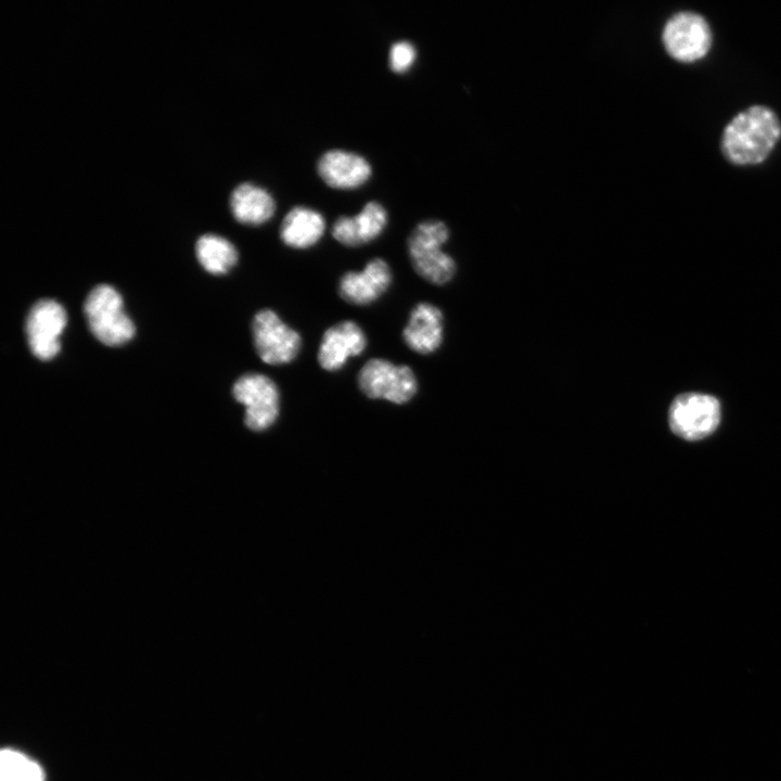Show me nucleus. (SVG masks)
Instances as JSON below:
<instances>
[{
	"label": "nucleus",
	"instance_id": "f257e3e1",
	"mask_svg": "<svg viewBox=\"0 0 781 781\" xmlns=\"http://www.w3.org/2000/svg\"><path fill=\"white\" fill-rule=\"evenodd\" d=\"M780 138L781 124L776 113L767 106L753 105L726 126L721 151L734 165H756L770 155Z\"/></svg>",
	"mask_w": 781,
	"mask_h": 781
},
{
	"label": "nucleus",
	"instance_id": "f03ea898",
	"mask_svg": "<svg viewBox=\"0 0 781 781\" xmlns=\"http://www.w3.org/2000/svg\"><path fill=\"white\" fill-rule=\"evenodd\" d=\"M448 239L446 223L434 219L418 223L408 238V255L414 271L432 284H446L456 274V261L441 249Z\"/></svg>",
	"mask_w": 781,
	"mask_h": 781
},
{
	"label": "nucleus",
	"instance_id": "7ed1b4c3",
	"mask_svg": "<svg viewBox=\"0 0 781 781\" xmlns=\"http://www.w3.org/2000/svg\"><path fill=\"white\" fill-rule=\"evenodd\" d=\"M84 311L92 334L107 346H118L135 334V325L123 309L118 292L106 284L95 286L87 296Z\"/></svg>",
	"mask_w": 781,
	"mask_h": 781
},
{
	"label": "nucleus",
	"instance_id": "20e7f679",
	"mask_svg": "<svg viewBox=\"0 0 781 781\" xmlns=\"http://www.w3.org/2000/svg\"><path fill=\"white\" fill-rule=\"evenodd\" d=\"M357 384L368 398L395 405L407 404L418 392V380L409 366L383 358L368 360L358 372Z\"/></svg>",
	"mask_w": 781,
	"mask_h": 781
},
{
	"label": "nucleus",
	"instance_id": "39448f33",
	"mask_svg": "<svg viewBox=\"0 0 781 781\" xmlns=\"http://www.w3.org/2000/svg\"><path fill=\"white\" fill-rule=\"evenodd\" d=\"M253 344L257 356L267 364H286L296 359L302 349L300 334L269 309L255 313L252 321Z\"/></svg>",
	"mask_w": 781,
	"mask_h": 781
},
{
	"label": "nucleus",
	"instance_id": "423d86ee",
	"mask_svg": "<svg viewBox=\"0 0 781 781\" xmlns=\"http://www.w3.org/2000/svg\"><path fill=\"white\" fill-rule=\"evenodd\" d=\"M234 399L244 406L245 425L256 432L274 424L280 413V390L276 382L263 373H246L233 384Z\"/></svg>",
	"mask_w": 781,
	"mask_h": 781
},
{
	"label": "nucleus",
	"instance_id": "0eeeda50",
	"mask_svg": "<svg viewBox=\"0 0 781 781\" xmlns=\"http://www.w3.org/2000/svg\"><path fill=\"white\" fill-rule=\"evenodd\" d=\"M662 39L667 53L683 63L703 59L712 47L708 23L691 11L674 14L664 26Z\"/></svg>",
	"mask_w": 781,
	"mask_h": 781
},
{
	"label": "nucleus",
	"instance_id": "6e6552de",
	"mask_svg": "<svg viewBox=\"0 0 781 781\" xmlns=\"http://www.w3.org/2000/svg\"><path fill=\"white\" fill-rule=\"evenodd\" d=\"M668 421L671 431L683 439H702L718 426L720 421L719 401L710 395L681 394L670 405Z\"/></svg>",
	"mask_w": 781,
	"mask_h": 781
},
{
	"label": "nucleus",
	"instance_id": "1a4fd4ad",
	"mask_svg": "<svg viewBox=\"0 0 781 781\" xmlns=\"http://www.w3.org/2000/svg\"><path fill=\"white\" fill-rule=\"evenodd\" d=\"M67 317L61 304L41 299L29 310L25 332L33 355L41 360L52 359L60 350V336Z\"/></svg>",
	"mask_w": 781,
	"mask_h": 781
},
{
	"label": "nucleus",
	"instance_id": "9d476101",
	"mask_svg": "<svg viewBox=\"0 0 781 781\" xmlns=\"http://www.w3.org/2000/svg\"><path fill=\"white\" fill-rule=\"evenodd\" d=\"M393 273L382 258L371 259L361 271H347L338 281V295L348 304L366 306L377 300L389 289Z\"/></svg>",
	"mask_w": 781,
	"mask_h": 781
},
{
	"label": "nucleus",
	"instance_id": "9b49d317",
	"mask_svg": "<svg viewBox=\"0 0 781 781\" xmlns=\"http://www.w3.org/2000/svg\"><path fill=\"white\" fill-rule=\"evenodd\" d=\"M367 344V335L357 322H337L322 335L317 354L318 363L325 371H338L350 357L362 354Z\"/></svg>",
	"mask_w": 781,
	"mask_h": 781
},
{
	"label": "nucleus",
	"instance_id": "f8f14e48",
	"mask_svg": "<svg viewBox=\"0 0 781 781\" xmlns=\"http://www.w3.org/2000/svg\"><path fill=\"white\" fill-rule=\"evenodd\" d=\"M320 178L334 189H355L372 174L370 163L361 155L334 149L323 153L317 164Z\"/></svg>",
	"mask_w": 781,
	"mask_h": 781
},
{
	"label": "nucleus",
	"instance_id": "ddd939ff",
	"mask_svg": "<svg viewBox=\"0 0 781 781\" xmlns=\"http://www.w3.org/2000/svg\"><path fill=\"white\" fill-rule=\"evenodd\" d=\"M443 337V311L430 303L417 304L402 330V340L407 347L420 355H430L440 347Z\"/></svg>",
	"mask_w": 781,
	"mask_h": 781
},
{
	"label": "nucleus",
	"instance_id": "4468645a",
	"mask_svg": "<svg viewBox=\"0 0 781 781\" xmlns=\"http://www.w3.org/2000/svg\"><path fill=\"white\" fill-rule=\"evenodd\" d=\"M386 225V209L379 202L370 201L356 216L338 217L332 226V235L345 246L357 247L376 239Z\"/></svg>",
	"mask_w": 781,
	"mask_h": 781
},
{
	"label": "nucleus",
	"instance_id": "2eb2a0df",
	"mask_svg": "<svg viewBox=\"0 0 781 781\" xmlns=\"http://www.w3.org/2000/svg\"><path fill=\"white\" fill-rule=\"evenodd\" d=\"M230 209L241 223L259 226L270 220L276 212L273 196L252 182L236 185L230 195Z\"/></svg>",
	"mask_w": 781,
	"mask_h": 781
},
{
	"label": "nucleus",
	"instance_id": "dca6fc26",
	"mask_svg": "<svg viewBox=\"0 0 781 781\" xmlns=\"http://www.w3.org/2000/svg\"><path fill=\"white\" fill-rule=\"evenodd\" d=\"M324 231L325 220L319 212L295 206L281 222L280 239L289 247L304 249L317 244Z\"/></svg>",
	"mask_w": 781,
	"mask_h": 781
},
{
	"label": "nucleus",
	"instance_id": "f3484780",
	"mask_svg": "<svg viewBox=\"0 0 781 781\" xmlns=\"http://www.w3.org/2000/svg\"><path fill=\"white\" fill-rule=\"evenodd\" d=\"M195 253L202 267L212 274L227 273L239 259L238 249L229 240L212 233L197 240Z\"/></svg>",
	"mask_w": 781,
	"mask_h": 781
},
{
	"label": "nucleus",
	"instance_id": "a211bd4d",
	"mask_svg": "<svg viewBox=\"0 0 781 781\" xmlns=\"http://www.w3.org/2000/svg\"><path fill=\"white\" fill-rule=\"evenodd\" d=\"M0 781H43V772L24 754L7 748L0 754Z\"/></svg>",
	"mask_w": 781,
	"mask_h": 781
},
{
	"label": "nucleus",
	"instance_id": "6ab92c4d",
	"mask_svg": "<svg viewBox=\"0 0 781 781\" xmlns=\"http://www.w3.org/2000/svg\"><path fill=\"white\" fill-rule=\"evenodd\" d=\"M415 57L417 50L410 41H396L389 49V67L395 73H405L414 63Z\"/></svg>",
	"mask_w": 781,
	"mask_h": 781
}]
</instances>
